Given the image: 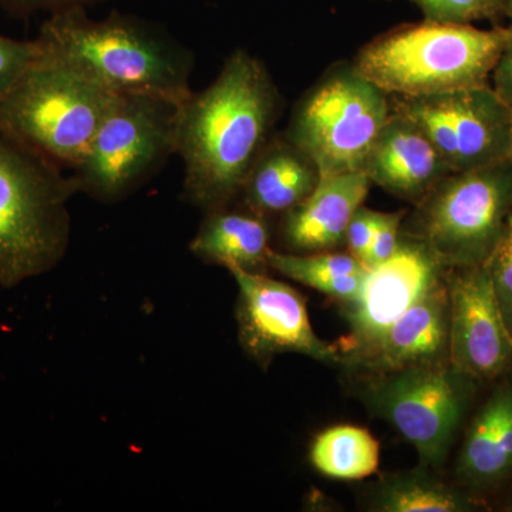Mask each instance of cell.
Instances as JSON below:
<instances>
[{"instance_id": "2e32d148", "label": "cell", "mask_w": 512, "mask_h": 512, "mask_svg": "<svg viewBox=\"0 0 512 512\" xmlns=\"http://www.w3.org/2000/svg\"><path fill=\"white\" fill-rule=\"evenodd\" d=\"M370 185L363 171L320 178L309 197L282 215L279 231L285 247L293 254H312L345 245L346 229Z\"/></svg>"}, {"instance_id": "4fadbf2b", "label": "cell", "mask_w": 512, "mask_h": 512, "mask_svg": "<svg viewBox=\"0 0 512 512\" xmlns=\"http://www.w3.org/2000/svg\"><path fill=\"white\" fill-rule=\"evenodd\" d=\"M448 278L450 330L448 360L467 377L500 375L512 359V338L484 265L458 268Z\"/></svg>"}, {"instance_id": "d6986e66", "label": "cell", "mask_w": 512, "mask_h": 512, "mask_svg": "<svg viewBox=\"0 0 512 512\" xmlns=\"http://www.w3.org/2000/svg\"><path fill=\"white\" fill-rule=\"evenodd\" d=\"M512 468V390L497 392L471 424L458 473L476 484L500 480Z\"/></svg>"}, {"instance_id": "7a4b0ae2", "label": "cell", "mask_w": 512, "mask_h": 512, "mask_svg": "<svg viewBox=\"0 0 512 512\" xmlns=\"http://www.w3.org/2000/svg\"><path fill=\"white\" fill-rule=\"evenodd\" d=\"M45 55L70 64L110 92L181 104L191 96L188 47L136 16L94 20L86 8L52 13L36 37Z\"/></svg>"}, {"instance_id": "44dd1931", "label": "cell", "mask_w": 512, "mask_h": 512, "mask_svg": "<svg viewBox=\"0 0 512 512\" xmlns=\"http://www.w3.org/2000/svg\"><path fill=\"white\" fill-rule=\"evenodd\" d=\"M379 443L362 427L340 424L313 440L309 460L320 474L335 480H363L379 467Z\"/></svg>"}, {"instance_id": "ac0fdd59", "label": "cell", "mask_w": 512, "mask_h": 512, "mask_svg": "<svg viewBox=\"0 0 512 512\" xmlns=\"http://www.w3.org/2000/svg\"><path fill=\"white\" fill-rule=\"evenodd\" d=\"M190 249L205 264L265 272L272 252L268 218L242 207L204 212Z\"/></svg>"}, {"instance_id": "7402d4cb", "label": "cell", "mask_w": 512, "mask_h": 512, "mask_svg": "<svg viewBox=\"0 0 512 512\" xmlns=\"http://www.w3.org/2000/svg\"><path fill=\"white\" fill-rule=\"evenodd\" d=\"M468 508L463 494L424 468L384 477L370 497V510L377 512H461Z\"/></svg>"}, {"instance_id": "603a6c76", "label": "cell", "mask_w": 512, "mask_h": 512, "mask_svg": "<svg viewBox=\"0 0 512 512\" xmlns=\"http://www.w3.org/2000/svg\"><path fill=\"white\" fill-rule=\"evenodd\" d=\"M423 12L424 20L446 25H471L478 20L507 18L505 0H410Z\"/></svg>"}, {"instance_id": "f1b7e54d", "label": "cell", "mask_w": 512, "mask_h": 512, "mask_svg": "<svg viewBox=\"0 0 512 512\" xmlns=\"http://www.w3.org/2000/svg\"><path fill=\"white\" fill-rule=\"evenodd\" d=\"M491 76L494 93L512 111V35L495 62Z\"/></svg>"}, {"instance_id": "8fae6325", "label": "cell", "mask_w": 512, "mask_h": 512, "mask_svg": "<svg viewBox=\"0 0 512 512\" xmlns=\"http://www.w3.org/2000/svg\"><path fill=\"white\" fill-rule=\"evenodd\" d=\"M447 266L423 239L402 229L399 248L384 264L369 269L359 296L342 303L350 333L342 340V362H352L393 323L441 284Z\"/></svg>"}, {"instance_id": "484cf974", "label": "cell", "mask_w": 512, "mask_h": 512, "mask_svg": "<svg viewBox=\"0 0 512 512\" xmlns=\"http://www.w3.org/2000/svg\"><path fill=\"white\" fill-rule=\"evenodd\" d=\"M404 217H406V211L392 212V214L379 212L375 234H373L372 244H370L366 256L365 266L367 269L384 264L397 251L400 237H402Z\"/></svg>"}, {"instance_id": "9c48e42d", "label": "cell", "mask_w": 512, "mask_h": 512, "mask_svg": "<svg viewBox=\"0 0 512 512\" xmlns=\"http://www.w3.org/2000/svg\"><path fill=\"white\" fill-rule=\"evenodd\" d=\"M390 97L392 109L427 134L453 173L508 160L512 111L490 84L439 96Z\"/></svg>"}, {"instance_id": "83f0119b", "label": "cell", "mask_w": 512, "mask_h": 512, "mask_svg": "<svg viewBox=\"0 0 512 512\" xmlns=\"http://www.w3.org/2000/svg\"><path fill=\"white\" fill-rule=\"evenodd\" d=\"M100 0H0V6L16 16H28L45 10L52 13L72 8H87Z\"/></svg>"}, {"instance_id": "9a60e30c", "label": "cell", "mask_w": 512, "mask_h": 512, "mask_svg": "<svg viewBox=\"0 0 512 512\" xmlns=\"http://www.w3.org/2000/svg\"><path fill=\"white\" fill-rule=\"evenodd\" d=\"M448 330L450 289L446 278L349 365L377 376L444 363L448 359Z\"/></svg>"}, {"instance_id": "30bf717a", "label": "cell", "mask_w": 512, "mask_h": 512, "mask_svg": "<svg viewBox=\"0 0 512 512\" xmlns=\"http://www.w3.org/2000/svg\"><path fill=\"white\" fill-rule=\"evenodd\" d=\"M463 377L453 366L434 363L377 375L367 390L377 413L416 448L426 468L446 460L466 407Z\"/></svg>"}, {"instance_id": "7c38bea8", "label": "cell", "mask_w": 512, "mask_h": 512, "mask_svg": "<svg viewBox=\"0 0 512 512\" xmlns=\"http://www.w3.org/2000/svg\"><path fill=\"white\" fill-rule=\"evenodd\" d=\"M238 286V340L259 366L275 356L298 353L323 363L342 362L339 346L329 345L312 328L305 298L265 272L229 269Z\"/></svg>"}, {"instance_id": "3957f363", "label": "cell", "mask_w": 512, "mask_h": 512, "mask_svg": "<svg viewBox=\"0 0 512 512\" xmlns=\"http://www.w3.org/2000/svg\"><path fill=\"white\" fill-rule=\"evenodd\" d=\"M73 175L0 127V286L45 274L66 255Z\"/></svg>"}, {"instance_id": "8992f818", "label": "cell", "mask_w": 512, "mask_h": 512, "mask_svg": "<svg viewBox=\"0 0 512 512\" xmlns=\"http://www.w3.org/2000/svg\"><path fill=\"white\" fill-rule=\"evenodd\" d=\"M392 114L390 96L352 63H336L293 107L286 137L322 177L363 171Z\"/></svg>"}, {"instance_id": "4dcf8cb0", "label": "cell", "mask_w": 512, "mask_h": 512, "mask_svg": "<svg viewBox=\"0 0 512 512\" xmlns=\"http://www.w3.org/2000/svg\"><path fill=\"white\" fill-rule=\"evenodd\" d=\"M508 161H510V164L512 165V144H511L510 156H508Z\"/></svg>"}, {"instance_id": "277c9868", "label": "cell", "mask_w": 512, "mask_h": 512, "mask_svg": "<svg viewBox=\"0 0 512 512\" xmlns=\"http://www.w3.org/2000/svg\"><path fill=\"white\" fill-rule=\"evenodd\" d=\"M512 26L423 22L397 26L375 37L353 64L389 96H439L488 84Z\"/></svg>"}, {"instance_id": "5bb4252c", "label": "cell", "mask_w": 512, "mask_h": 512, "mask_svg": "<svg viewBox=\"0 0 512 512\" xmlns=\"http://www.w3.org/2000/svg\"><path fill=\"white\" fill-rule=\"evenodd\" d=\"M363 173L372 184L417 205L453 171L427 134L412 119L392 109Z\"/></svg>"}, {"instance_id": "ba28073f", "label": "cell", "mask_w": 512, "mask_h": 512, "mask_svg": "<svg viewBox=\"0 0 512 512\" xmlns=\"http://www.w3.org/2000/svg\"><path fill=\"white\" fill-rule=\"evenodd\" d=\"M177 109L156 97L120 96L72 170L79 192L111 204L150 180L175 154Z\"/></svg>"}, {"instance_id": "f546056e", "label": "cell", "mask_w": 512, "mask_h": 512, "mask_svg": "<svg viewBox=\"0 0 512 512\" xmlns=\"http://www.w3.org/2000/svg\"><path fill=\"white\" fill-rule=\"evenodd\" d=\"M505 3H507V18L511 20L512 26V0H505Z\"/></svg>"}, {"instance_id": "5b68a950", "label": "cell", "mask_w": 512, "mask_h": 512, "mask_svg": "<svg viewBox=\"0 0 512 512\" xmlns=\"http://www.w3.org/2000/svg\"><path fill=\"white\" fill-rule=\"evenodd\" d=\"M119 97L40 50L0 96V127L63 170H74Z\"/></svg>"}, {"instance_id": "cb8c5ba5", "label": "cell", "mask_w": 512, "mask_h": 512, "mask_svg": "<svg viewBox=\"0 0 512 512\" xmlns=\"http://www.w3.org/2000/svg\"><path fill=\"white\" fill-rule=\"evenodd\" d=\"M483 265L493 281L495 296L512 338V211L497 244Z\"/></svg>"}, {"instance_id": "6da1fadb", "label": "cell", "mask_w": 512, "mask_h": 512, "mask_svg": "<svg viewBox=\"0 0 512 512\" xmlns=\"http://www.w3.org/2000/svg\"><path fill=\"white\" fill-rule=\"evenodd\" d=\"M281 109L265 64L244 49L231 53L207 89L178 104L175 154L185 168L184 200L204 212L237 200Z\"/></svg>"}, {"instance_id": "ffe728a7", "label": "cell", "mask_w": 512, "mask_h": 512, "mask_svg": "<svg viewBox=\"0 0 512 512\" xmlns=\"http://www.w3.org/2000/svg\"><path fill=\"white\" fill-rule=\"evenodd\" d=\"M269 268L340 303L353 301L362 291L369 269L349 252L293 254L272 249Z\"/></svg>"}, {"instance_id": "e0dca14e", "label": "cell", "mask_w": 512, "mask_h": 512, "mask_svg": "<svg viewBox=\"0 0 512 512\" xmlns=\"http://www.w3.org/2000/svg\"><path fill=\"white\" fill-rule=\"evenodd\" d=\"M318 164L285 133H275L239 192L242 207L271 220L301 204L319 184Z\"/></svg>"}, {"instance_id": "4316f807", "label": "cell", "mask_w": 512, "mask_h": 512, "mask_svg": "<svg viewBox=\"0 0 512 512\" xmlns=\"http://www.w3.org/2000/svg\"><path fill=\"white\" fill-rule=\"evenodd\" d=\"M377 215L379 212L367 207L357 208L346 229L345 245L350 255L365 265L367 252L375 234Z\"/></svg>"}, {"instance_id": "d4e9b609", "label": "cell", "mask_w": 512, "mask_h": 512, "mask_svg": "<svg viewBox=\"0 0 512 512\" xmlns=\"http://www.w3.org/2000/svg\"><path fill=\"white\" fill-rule=\"evenodd\" d=\"M39 55L36 39L16 40L0 35V96L8 92Z\"/></svg>"}, {"instance_id": "52a82bcc", "label": "cell", "mask_w": 512, "mask_h": 512, "mask_svg": "<svg viewBox=\"0 0 512 512\" xmlns=\"http://www.w3.org/2000/svg\"><path fill=\"white\" fill-rule=\"evenodd\" d=\"M412 227L447 268L483 265L512 211V165L451 173L416 205Z\"/></svg>"}]
</instances>
